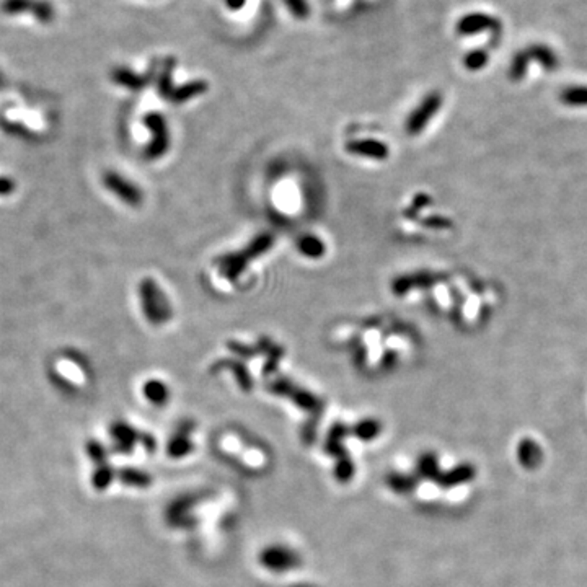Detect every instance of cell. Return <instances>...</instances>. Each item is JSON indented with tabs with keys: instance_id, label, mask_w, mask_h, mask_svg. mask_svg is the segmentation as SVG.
Here are the masks:
<instances>
[{
	"instance_id": "6da1fadb",
	"label": "cell",
	"mask_w": 587,
	"mask_h": 587,
	"mask_svg": "<svg viewBox=\"0 0 587 587\" xmlns=\"http://www.w3.org/2000/svg\"><path fill=\"white\" fill-rule=\"evenodd\" d=\"M141 302H142V309L145 317L149 318V322L152 323H164L169 320L170 310L169 304L162 294V290L159 286L150 281V279H145L141 284Z\"/></svg>"
},
{
	"instance_id": "7a4b0ae2",
	"label": "cell",
	"mask_w": 587,
	"mask_h": 587,
	"mask_svg": "<svg viewBox=\"0 0 587 587\" xmlns=\"http://www.w3.org/2000/svg\"><path fill=\"white\" fill-rule=\"evenodd\" d=\"M103 184L113 193L117 199L127 206H139L142 201V193L136 184L127 180L120 173H106L103 178Z\"/></svg>"
},
{
	"instance_id": "3957f363",
	"label": "cell",
	"mask_w": 587,
	"mask_h": 587,
	"mask_svg": "<svg viewBox=\"0 0 587 587\" xmlns=\"http://www.w3.org/2000/svg\"><path fill=\"white\" fill-rule=\"evenodd\" d=\"M482 31H493L495 36H497L501 31V21L486 14H468L457 21L458 35L470 36Z\"/></svg>"
},
{
	"instance_id": "277c9868",
	"label": "cell",
	"mask_w": 587,
	"mask_h": 587,
	"mask_svg": "<svg viewBox=\"0 0 587 587\" xmlns=\"http://www.w3.org/2000/svg\"><path fill=\"white\" fill-rule=\"evenodd\" d=\"M145 125L152 131V142H150L149 154L150 155H160L164 154L166 147H169V132H166V125L164 116L160 113H150L145 117Z\"/></svg>"
},
{
	"instance_id": "5b68a950",
	"label": "cell",
	"mask_w": 587,
	"mask_h": 587,
	"mask_svg": "<svg viewBox=\"0 0 587 587\" xmlns=\"http://www.w3.org/2000/svg\"><path fill=\"white\" fill-rule=\"evenodd\" d=\"M346 150L352 155L364 157V159L372 160H384L387 159L388 149L385 147L384 142L374 141V139H359V141H351L346 144Z\"/></svg>"
},
{
	"instance_id": "8992f818",
	"label": "cell",
	"mask_w": 587,
	"mask_h": 587,
	"mask_svg": "<svg viewBox=\"0 0 587 587\" xmlns=\"http://www.w3.org/2000/svg\"><path fill=\"white\" fill-rule=\"evenodd\" d=\"M261 563L266 568L274 569V571H284V569H289L297 564V556L281 546H271L263 551Z\"/></svg>"
},
{
	"instance_id": "52a82bcc",
	"label": "cell",
	"mask_w": 587,
	"mask_h": 587,
	"mask_svg": "<svg viewBox=\"0 0 587 587\" xmlns=\"http://www.w3.org/2000/svg\"><path fill=\"white\" fill-rule=\"evenodd\" d=\"M440 105V97L438 93L429 95V97L424 100V102L419 105V108L415 110V113L411 115L410 121H408V129L411 132H416L418 129L426 125V121L429 120V116L434 115V111L439 108Z\"/></svg>"
},
{
	"instance_id": "ba28073f",
	"label": "cell",
	"mask_w": 587,
	"mask_h": 587,
	"mask_svg": "<svg viewBox=\"0 0 587 587\" xmlns=\"http://www.w3.org/2000/svg\"><path fill=\"white\" fill-rule=\"evenodd\" d=\"M206 88H208V83L203 82V80L188 82V83H184V85L178 87L176 90H173L171 100L175 103L188 102V100L198 97V95H203L206 92Z\"/></svg>"
},
{
	"instance_id": "9c48e42d",
	"label": "cell",
	"mask_w": 587,
	"mask_h": 587,
	"mask_svg": "<svg viewBox=\"0 0 587 587\" xmlns=\"http://www.w3.org/2000/svg\"><path fill=\"white\" fill-rule=\"evenodd\" d=\"M297 248L302 255L309 256V258H318L325 253V248H323L322 240L315 237V235H305V237L299 238Z\"/></svg>"
},
{
	"instance_id": "30bf717a",
	"label": "cell",
	"mask_w": 587,
	"mask_h": 587,
	"mask_svg": "<svg viewBox=\"0 0 587 587\" xmlns=\"http://www.w3.org/2000/svg\"><path fill=\"white\" fill-rule=\"evenodd\" d=\"M346 434H348V429H346L343 424H338V426H334L332 429V433H329L328 440H327V450L329 452V454L338 455L339 460L341 458H346L343 447H341V439H343Z\"/></svg>"
},
{
	"instance_id": "8fae6325",
	"label": "cell",
	"mask_w": 587,
	"mask_h": 587,
	"mask_svg": "<svg viewBox=\"0 0 587 587\" xmlns=\"http://www.w3.org/2000/svg\"><path fill=\"white\" fill-rule=\"evenodd\" d=\"M144 393L150 401H152V403H157V405L165 403L166 398H169V391H166V387L162 382H159V380H150V382L145 384Z\"/></svg>"
},
{
	"instance_id": "7c38bea8",
	"label": "cell",
	"mask_w": 587,
	"mask_h": 587,
	"mask_svg": "<svg viewBox=\"0 0 587 587\" xmlns=\"http://www.w3.org/2000/svg\"><path fill=\"white\" fill-rule=\"evenodd\" d=\"M113 77H115V80H116L117 83H121V85H125V87L134 88V90H137V88H141V87L144 85V83H145V80H144L142 77L136 75V74H134V72L127 70V69H117V70H115Z\"/></svg>"
},
{
	"instance_id": "4fadbf2b",
	"label": "cell",
	"mask_w": 587,
	"mask_h": 587,
	"mask_svg": "<svg viewBox=\"0 0 587 587\" xmlns=\"http://www.w3.org/2000/svg\"><path fill=\"white\" fill-rule=\"evenodd\" d=\"M529 53L532 55H535V58L539 59L540 63L546 67V69H555V67H556L555 54H553L551 49H548L546 46L536 44V46H532L529 49Z\"/></svg>"
},
{
	"instance_id": "5bb4252c",
	"label": "cell",
	"mask_w": 587,
	"mask_h": 587,
	"mask_svg": "<svg viewBox=\"0 0 587 587\" xmlns=\"http://www.w3.org/2000/svg\"><path fill=\"white\" fill-rule=\"evenodd\" d=\"M191 444H189V440L186 439V435L178 434L175 439L171 440L170 445H169V454L175 458H180L183 455H186L188 452H191Z\"/></svg>"
},
{
	"instance_id": "9a60e30c",
	"label": "cell",
	"mask_w": 587,
	"mask_h": 587,
	"mask_svg": "<svg viewBox=\"0 0 587 587\" xmlns=\"http://www.w3.org/2000/svg\"><path fill=\"white\" fill-rule=\"evenodd\" d=\"M354 433L359 435L361 439L371 440L380 433V426H379L377 421H374V419H367V421H362V423L357 424Z\"/></svg>"
},
{
	"instance_id": "2e32d148",
	"label": "cell",
	"mask_w": 587,
	"mask_h": 587,
	"mask_svg": "<svg viewBox=\"0 0 587 587\" xmlns=\"http://www.w3.org/2000/svg\"><path fill=\"white\" fill-rule=\"evenodd\" d=\"M284 4L287 5L289 10L292 12V15L295 16V18L304 20L310 14V9H309V4H307V0H284Z\"/></svg>"
},
{
	"instance_id": "e0dca14e",
	"label": "cell",
	"mask_w": 587,
	"mask_h": 587,
	"mask_svg": "<svg viewBox=\"0 0 587 587\" xmlns=\"http://www.w3.org/2000/svg\"><path fill=\"white\" fill-rule=\"evenodd\" d=\"M486 60H488V55H486L485 51H480V49L468 53L465 55V65L472 70L482 69V67L486 64Z\"/></svg>"
},
{
	"instance_id": "ac0fdd59",
	"label": "cell",
	"mask_w": 587,
	"mask_h": 587,
	"mask_svg": "<svg viewBox=\"0 0 587 587\" xmlns=\"http://www.w3.org/2000/svg\"><path fill=\"white\" fill-rule=\"evenodd\" d=\"M171 64L165 67V72L160 75L159 80V90L160 95L165 98H171L173 95V85H171Z\"/></svg>"
},
{
	"instance_id": "d6986e66",
	"label": "cell",
	"mask_w": 587,
	"mask_h": 587,
	"mask_svg": "<svg viewBox=\"0 0 587 587\" xmlns=\"http://www.w3.org/2000/svg\"><path fill=\"white\" fill-rule=\"evenodd\" d=\"M352 473H354V467H352V463L348 460V458H341L337 467L338 480H341V482H348V480L352 477Z\"/></svg>"
},
{
	"instance_id": "ffe728a7",
	"label": "cell",
	"mask_w": 587,
	"mask_h": 587,
	"mask_svg": "<svg viewBox=\"0 0 587 587\" xmlns=\"http://www.w3.org/2000/svg\"><path fill=\"white\" fill-rule=\"evenodd\" d=\"M122 478H125L126 483L137 485V486H147L150 483V478L147 477V475L139 473V472H127L122 475Z\"/></svg>"
},
{
	"instance_id": "44dd1931",
	"label": "cell",
	"mask_w": 587,
	"mask_h": 587,
	"mask_svg": "<svg viewBox=\"0 0 587 587\" xmlns=\"http://www.w3.org/2000/svg\"><path fill=\"white\" fill-rule=\"evenodd\" d=\"M564 98L569 102H587V88H571L564 93Z\"/></svg>"
},
{
	"instance_id": "7402d4cb",
	"label": "cell",
	"mask_w": 587,
	"mask_h": 587,
	"mask_svg": "<svg viewBox=\"0 0 587 587\" xmlns=\"http://www.w3.org/2000/svg\"><path fill=\"white\" fill-rule=\"evenodd\" d=\"M245 2H247V0H226L227 7L231 10H240L245 5Z\"/></svg>"
}]
</instances>
